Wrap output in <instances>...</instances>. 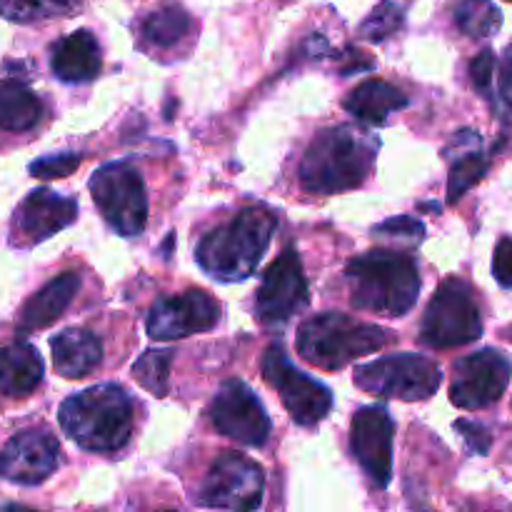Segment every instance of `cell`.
<instances>
[{
  "label": "cell",
  "mask_w": 512,
  "mask_h": 512,
  "mask_svg": "<svg viewBox=\"0 0 512 512\" xmlns=\"http://www.w3.org/2000/svg\"><path fill=\"white\" fill-rule=\"evenodd\" d=\"M78 5L80 0H0V15L13 23H33L70 13Z\"/></svg>",
  "instance_id": "f1b7e54d"
},
{
  "label": "cell",
  "mask_w": 512,
  "mask_h": 512,
  "mask_svg": "<svg viewBox=\"0 0 512 512\" xmlns=\"http://www.w3.org/2000/svg\"><path fill=\"white\" fill-rule=\"evenodd\" d=\"M453 18L460 33H465L468 38H490L503 25L498 5L490 0H455Z\"/></svg>",
  "instance_id": "484cf974"
},
{
  "label": "cell",
  "mask_w": 512,
  "mask_h": 512,
  "mask_svg": "<svg viewBox=\"0 0 512 512\" xmlns=\"http://www.w3.org/2000/svg\"><path fill=\"white\" fill-rule=\"evenodd\" d=\"M43 120V103L23 80H0V130L25 133Z\"/></svg>",
  "instance_id": "603a6c76"
},
{
  "label": "cell",
  "mask_w": 512,
  "mask_h": 512,
  "mask_svg": "<svg viewBox=\"0 0 512 512\" xmlns=\"http://www.w3.org/2000/svg\"><path fill=\"white\" fill-rule=\"evenodd\" d=\"M483 335V315L473 288L460 278H448L435 290L425 310L420 340L430 348H460Z\"/></svg>",
  "instance_id": "8992f818"
},
{
  "label": "cell",
  "mask_w": 512,
  "mask_h": 512,
  "mask_svg": "<svg viewBox=\"0 0 512 512\" xmlns=\"http://www.w3.org/2000/svg\"><path fill=\"white\" fill-rule=\"evenodd\" d=\"M455 428L460 430V435H463L465 443H468V448L473 450V453H478V455L488 453L490 443H493L488 428H483V425H478V423H470V420H458V423H455Z\"/></svg>",
  "instance_id": "836d02e7"
},
{
  "label": "cell",
  "mask_w": 512,
  "mask_h": 512,
  "mask_svg": "<svg viewBox=\"0 0 512 512\" xmlns=\"http://www.w3.org/2000/svg\"><path fill=\"white\" fill-rule=\"evenodd\" d=\"M308 300L310 293L308 283H305L303 263H300L298 250L288 245L260 280L255 313H258L260 323L280 325L293 318L298 310H303Z\"/></svg>",
  "instance_id": "4fadbf2b"
},
{
  "label": "cell",
  "mask_w": 512,
  "mask_h": 512,
  "mask_svg": "<svg viewBox=\"0 0 512 512\" xmlns=\"http://www.w3.org/2000/svg\"><path fill=\"white\" fill-rule=\"evenodd\" d=\"M75 218H78V203L73 198H63L53 190L38 188L15 210L10 243L18 245V248L38 245L68 228Z\"/></svg>",
  "instance_id": "e0dca14e"
},
{
  "label": "cell",
  "mask_w": 512,
  "mask_h": 512,
  "mask_svg": "<svg viewBox=\"0 0 512 512\" xmlns=\"http://www.w3.org/2000/svg\"><path fill=\"white\" fill-rule=\"evenodd\" d=\"M345 110L368 125H383L393 113L408 105V95L385 80H365L343 100Z\"/></svg>",
  "instance_id": "7402d4cb"
},
{
  "label": "cell",
  "mask_w": 512,
  "mask_h": 512,
  "mask_svg": "<svg viewBox=\"0 0 512 512\" xmlns=\"http://www.w3.org/2000/svg\"><path fill=\"white\" fill-rule=\"evenodd\" d=\"M388 333L343 313H323L300 325L298 353L323 370H340L355 358L378 353L388 345Z\"/></svg>",
  "instance_id": "5b68a950"
},
{
  "label": "cell",
  "mask_w": 512,
  "mask_h": 512,
  "mask_svg": "<svg viewBox=\"0 0 512 512\" xmlns=\"http://www.w3.org/2000/svg\"><path fill=\"white\" fill-rule=\"evenodd\" d=\"M90 193L115 233L133 238L148 223V193L143 175L130 163H108L90 178Z\"/></svg>",
  "instance_id": "ba28073f"
},
{
  "label": "cell",
  "mask_w": 512,
  "mask_h": 512,
  "mask_svg": "<svg viewBox=\"0 0 512 512\" xmlns=\"http://www.w3.org/2000/svg\"><path fill=\"white\" fill-rule=\"evenodd\" d=\"M80 288V273L75 270H65L58 278L50 280L45 288H40L33 298L25 303L23 313H20L18 330L20 333H33V330L48 328L50 323L65 313L70 300L75 298Z\"/></svg>",
  "instance_id": "d6986e66"
},
{
  "label": "cell",
  "mask_w": 512,
  "mask_h": 512,
  "mask_svg": "<svg viewBox=\"0 0 512 512\" xmlns=\"http://www.w3.org/2000/svg\"><path fill=\"white\" fill-rule=\"evenodd\" d=\"M378 148V138L358 125L323 130L300 160V185L323 195L360 188L373 170Z\"/></svg>",
  "instance_id": "6da1fadb"
},
{
  "label": "cell",
  "mask_w": 512,
  "mask_h": 512,
  "mask_svg": "<svg viewBox=\"0 0 512 512\" xmlns=\"http://www.w3.org/2000/svg\"><path fill=\"white\" fill-rule=\"evenodd\" d=\"M53 348V365L63 378L78 380L93 373L103 360V345L98 335L83 328L63 330L50 340Z\"/></svg>",
  "instance_id": "ffe728a7"
},
{
  "label": "cell",
  "mask_w": 512,
  "mask_h": 512,
  "mask_svg": "<svg viewBox=\"0 0 512 512\" xmlns=\"http://www.w3.org/2000/svg\"><path fill=\"white\" fill-rule=\"evenodd\" d=\"M80 155L75 153H58V155H45V158L35 160L30 165V173L35 178H65V175L75 173V168L80 165Z\"/></svg>",
  "instance_id": "f546056e"
},
{
  "label": "cell",
  "mask_w": 512,
  "mask_h": 512,
  "mask_svg": "<svg viewBox=\"0 0 512 512\" xmlns=\"http://www.w3.org/2000/svg\"><path fill=\"white\" fill-rule=\"evenodd\" d=\"M510 3H512V0H510Z\"/></svg>",
  "instance_id": "d590c367"
},
{
  "label": "cell",
  "mask_w": 512,
  "mask_h": 512,
  "mask_svg": "<svg viewBox=\"0 0 512 512\" xmlns=\"http://www.w3.org/2000/svg\"><path fill=\"white\" fill-rule=\"evenodd\" d=\"M58 440L45 428L15 433L0 450V478L18 485H40L58 468Z\"/></svg>",
  "instance_id": "2e32d148"
},
{
  "label": "cell",
  "mask_w": 512,
  "mask_h": 512,
  "mask_svg": "<svg viewBox=\"0 0 512 512\" xmlns=\"http://www.w3.org/2000/svg\"><path fill=\"white\" fill-rule=\"evenodd\" d=\"M170 363L173 350H145L133 365V378L155 398H163L170 388Z\"/></svg>",
  "instance_id": "4316f807"
},
{
  "label": "cell",
  "mask_w": 512,
  "mask_h": 512,
  "mask_svg": "<svg viewBox=\"0 0 512 512\" xmlns=\"http://www.w3.org/2000/svg\"><path fill=\"white\" fill-rule=\"evenodd\" d=\"M393 438L395 423L385 405H368L355 413L350 448L360 468L378 488H388L393 475Z\"/></svg>",
  "instance_id": "5bb4252c"
},
{
  "label": "cell",
  "mask_w": 512,
  "mask_h": 512,
  "mask_svg": "<svg viewBox=\"0 0 512 512\" xmlns=\"http://www.w3.org/2000/svg\"><path fill=\"white\" fill-rule=\"evenodd\" d=\"M220 320L218 300L205 290H188L175 298H163L150 308L145 328L153 340H178L205 333Z\"/></svg>",
  "instance_id": "9a60e30c"
},
{
  "label": "cell",
  "mask_w": 512,
  "mask_h": 512,
  "mask_svg": "<svg viewBox=\"0 0 512 512\" xmlns=\"http://www.w3.org/2000/svg\"><path fill=\"white\" fill-rule=\"evenodd\" d=\"M512 363L505 353L483 348L460 358L453 368L450 400L463 410H483L498 403L510 385Z\"/></svg>",
  "instance_id": "8fae6325"
},
{
  "label": "cell",
  "mask_w": 512,
  "mask_h": 512,
  "mask_svg": "<svg viewBox=\"0 0 512 512\" xmlns=\"http://www.w3.org/2000/svg\"><path fill=\"white\" fill-rule=\"evenodd\" d=\"M100 65L103 58H100L98 40L90 30H75L53 45L50 68L63 83H88L100 73Z\"/></svg>",
  "instance_id": "ac0fdd59"
},
{
  "label": "cell",
  "mask_w": 512,
  "mask_h": 512,
  "mask_svg": "<svg viewBox=\"0 0 512 512\" xmlns=\"http://www.w3.org/2000/svg\"><path fill=\"white\" fill-rule=\"evenodd\" d=\"M263 493V468L240 453H223L205 475L198 503L220 510H258L263 505Z\"/></svg>",
  "instance_id": "30bf717a"
},
{
  "label": "cell",
  "mask_w": 512,
  "mask_h": 512,
  "mask_svg": "<svg viewBox=\"0 0 512 512\" xmlns=\"http://www.w3.org/2000/svg\"><path fill=\"white\" fill-rule=\"evenodd\" d=\"M500 95L512 110V45L505 50L503 65H500Z\"/></svg>",
  "instance_id": "e575fe53"
},
{
  "label": "cell",
  "mask_w": 512,
  "mask_h": 512,
  "mask_svg": "<svg viewBox=\"0 0 512 512\" xmlns=\"http://www.w3.org/2000/svg\"><path fill=\"white\" fill-rule=\"evenodd\" d=\"M443 383L438 363L425 355H385L355 370V385L378 398H395L405 403L428 400Z\"/></svg>",
  "instance_id": "52a82bcc"
},
{
  "label": "cell",
  "mask_w": 512,
  "mask_h": 512,
  "mask_svg": "<svg viewBox=\"0 0 512 512\" xmlns=\"http://www.w3.org/2000/svg\"><path fill=\"white\" fill-rule=\"evenodd\" d=\"M373 233L388 235V238H408L413 243H418L425 235V225L420 220H415L413 215H400V218H390L385 223H380Z\"/></svg>",
  "instance_id": "4dcf8cb0"
},
{
  "label": "cell",
  "mask_w": 512,
  "mask_h": 512,
  "mask_svg": "<svg viewBox=\"0 0 512 512\" xmlns=\"http://www.w3.org/2000/svg\"><path fill=\"white\" fill-rule=\"evenodd\" d=\"M455 160L450 165V178H448V200L458 203L470 188L483 180L485 170H488V160L480 153V138L473 130H463L455 140Z\"/></svg>",
  "instance_id": "cb8c5ba5"
},
{
  "label": "cell",
  "mask_w": 512,
  "mask_h": 512,
  "mask_svg": "<svg viewBox=\"0 0 512 512\" xmlns=\"http://www.w3.org/2000/svg\"><path fill=\"white\" fill-rule=\"evenodd\" d=\"M410 3H413V0H383V3L365 18V23L360 25V35H363L365 40H373V43H380V40L395 35L403 28Z\"/></svg>",
  "instance_id": "83f0119b"
},
{
  "label": "cell",
  "mask_w": 512,
  "mask_h": 512,
  "mask_svg": "<svg viewBox=\"0 0 512 512\" xmlns=\"http://www.w3.org/2000/svg\"><path fill=\"white\" fill-rule=\"evenodd\" d=\"M493 275L503 288L512 290V238H503L495 248Z\"/></svg>",
  "instance_id": "d6a6232c"
},
{
  "label": "cell",
  "mask_w": 512,
  "mask_h": 512,
  "mask_svg": "<svg viewBox=\"0 0 512 512\" xmlns=\"http://www.w3.org/2000/svg\"><path fill=\"white\" fill-rule=\"evenodd\" d=\"M493 73H495V53L493 50H483V53L470 63V78H473L475 88H478L483 95H490Z\"/></svg>",
  "instance_id": "1f68e13d"
},
{
  "label": "cell",
  "mask_w": 512,
  "mask_h": 512,
  "mask_svg": "<svg viewBox=\"0 0 512 512\" xmlns=\"http://www.w3.org/2000/svg\"><path fill=\"white\" fill-rule=\"evenodd\" d=\"M210 420L220 435L248 448H263L270 438L268 413L243 380L223 383L210 405Z\"/></svg>",
  "instance_id": "7c38bea8"
},
{
  "label": "cell",
  "mask_w": 512,
  "mask_h": 512,
  "mask_svg": "<svg viewBox=\"0 0 512 512\" xmlns=\"http://www.w3.org/2000/svg\"><path fill=\"white\" fill-rule=\"evenodd\" d=\"M278 218L265 205L245 208L230 223L210 230L195 248L198 265L220 283L250 278L268 250Z\"/></svg>",
  "instance_id": "3957f363"
},
{
  "label": "cell",
  "mask_w": 512,
  "mask_h": 512,
  "mask_svg": "<svg viewBox=\"0 0 512 512\" xmlns=\"http://www.w3.org/2000/svg\"><path fill=\"white\" fill-rule=\"evenodd\" d=\"M58 420L63 433L88 453H115L130 440L135 410L125 388L103 383L70 395L60 405Z\"/></svg>",
  "instance_id": "7a4b0ae2"
},
{
  "label": "cell",
  "mask_w": 512,
  "mask_h": 512,
  "mask_svg": "<svg viewBox=\"0 0 512 512\" xmlns=\"http://www.w3.org/2000/svg\"><path fill=\"white\" fill-rule=\"evenodd\" d=\"M43 380V360L30 343H10L0 348V395L25 398Z\"/></svg>",
  "instance_id": "44dd1931"
},
{
  "label": "cell",
  "mask_w": 512,
  "mask_h": 512,
  "mask_svg": "<svg viewBox=\"0 0 512 512\" xmlns=\"http://www.w3.org/2000/svg\"><path fill=\"white\" fill-rule=\"evenodd\" d=\"M190 15L185 13L180 5H163V8L153 10L148 18L140 25L143 40L153 48H173L178 45L185 35L190 33Z\"/></svg>",
  "instance_id": "d4e9b609"
},
{
  "label": "cell",
  "mask_w": 512,
  "mask_h": 512,
  "mask_svg": "<svg viewBox=\"0 0 512 512\" xmlns=\"http://www.w3.org/2000/svg\"><path fill=\"white\" fill-rule=\"evenodd\" d=\"M345 278L355 308L388 318L410 313L420 293L418 263L398 250H370L350 260Z\"/></svg>",
  "instance_id": "277c9868"
},
{
  "label": "cell",
  "mask_w": 512,
  "mask_h": 512,
  "mask_svg": "<svg viewBox=\"0 0 512 512\" xmlns=\"http://www.w3.org/2000/svg\"><path fill=\"white\" fill-rule=\"evenodd\" d=\"M263 375L283 400L285 410L290 418L303 428H313L320 420L328 418L333 408V393L328 385L310 375L300 373L288 360L285 350L280 345H270L263 355Z\"/></svg>",
  "instance_id": "9c48e42d"
}]
</instances>
